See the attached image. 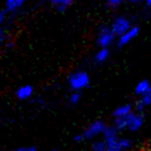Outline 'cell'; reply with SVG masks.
<instances>
[{
    "label": "cell",
    "instance_id": "obj_13",
    "mask_svg": "<svg viewBox=\"0 0 151 151\" xmlns=\"http://www.w3.org/2000/svg\"><path fill=\"white\" fill-rule=\"evenodd\" d=\"M110 57V51L108 48H99V50L95 53L94 55V61L99 64L106 62Z\"/></svg>",
    "mask_w": 151,
    "mask_h": 151
},
{
    "label": "cell",
    "instance_id": "obj_19",
    "mask_svg": "<svg viewBox=\"0 0 151 151\" xmlns=\"http://www.w3.org/2000/svg\"><path fill=\"white\" fill-rule=\"evenodd\" d=\"M5 19H6V15H5V12H0V28L1 26L4 24Z\"/></svg>",
    "mask_w": 151,
    "mask_h": 151
},
{
    "label": "cell",
    "instance_id": "obj_7",
    "mask_svg": "<svg viewBox=\"0 0 151 151\" xmlns=\"http://www.w3.org/2000/svg\"><path fill=\"white\" fill-rule=\"evenodd\" d=\"M34 90L31 85H23L16 90V96L20 101H27L31 99Z\"/></svg>",
    "mask_w": 151,
    "mask_h": 151
},
{
    "label": "cell",
    "instance_id": "obj_27",
    "mask_svg": "<svg viewBox=\"0 0 151 151\" xmlns=\"http://www.w3.org/2000/svg\"><path fill=\"white\" fill-rule=\"evenodd\" d=\"M146 151H149V150H146Z\"/></svg>",
    "mask_w": 151,
    "mask_h": 151
},
{
    "label": "cell",
    "instance_id": "obj_10",
    "mask_svg": "<svg viewBox=\"0 0 151 151\" xmlns=\"http://www.w3.org/2000/svg\"><path fill=\"white\" fill-rule=\"evenodd\" d=\"M26 0H5V12L7 13H17L25 4Z\"/></svg>",
    "mask_w": 151,
    "mask_h": 151
},
{
    "label": "cell",
    "instance_id": "obj_21",
    "mask_svg": "<svg viewBox=\"0 0 151 151\" xmlns=\"http://www.w3.org/2000/svg\"><path fill=\"white\" fill-rule=\"evenodd\" d=\"M4 40H5V34L0 30V48H1L2 44L4 42Z\"/></svg>",
    "mask_w": 151,
    "mask_h": 151
},
{
    "label": "cell",
    "instance_id": "obj_16",
    "mask_svg": "<svg viewBox=\"0 0 151 151\" xmlns=\"http://www.w3.org/2000/svg\"><path fill=\"white\" fill-rule=\"evenodd\" d=\"M81 101V92L73 91L68 96V103L70 105H77Z\"/></svg>",
    "mask_w": 151,
    "mask_h": 151
},
{
    "label": "cell",
    "instance_id": "obj_14",
    "mask_svg": "<svg viewBox=\"0 0 151 151\" xmlns=\"http://www.w3.org/2000/svg\"><path fill=\"white\" fill-rule=\"evenodd\" d=\"M150 88H151L150 82H149L148 80H142L137 84L136 88H134V92H136V94L142 96V95L145 94Z\"/></svg>",
    "mask_w": 151,
    "mask_h": 151
},
{
    "label": "cell",
    "instance_id": "obj_11",
    "mask_svg": "<svg viewBox=\"0 0 151 151\" xmlns=\"http://www.w3.org/2000/svg\"><path fill=\"white\" fill-rule=\"evenodd\" d=\"M151 105V88L147 91L145 94H143L141 96L140 101L137 103L136 108H137V112H141L145 107Z\"/></svg>",
    "mask_w": 151,
    "mask_h": 151
},
{
    "label": "cell",
    "instance_id": "obj_18",
    "mask_svg": "<svg viewBox=\"0 0 151 151\" xmlns=\"http://www.w3.org/2000/svg\"><path fill=\"white\" fill-rule=\"evenodd\" d=\"M73 140H75L76 143H81V142H83V141H85V139H84V136H83L82 132H80V134H76Z\"/></svg>",
    "mask_w": 151,
    "mask_h": 151
},
{
    "label": "cell",
    "instance_id": "obj_9",
    "mask_svg": "<svg viewBox=\"0 0 151 151\" xmlns=\"http://www.w3.org/2000/svg\"><path fill=\"white\" fill-rule=\"evenodd\" d=\"M134 107L130 104H124V105H120L114 110L113 116L114 118H122L126 117V116L130 115L132 113H134Z\"/></svg>",
    "mask_w": 151,
    "mask_h": 151
},
{
    "label": "cell",
    "instance_id": "obj_17",
    "mask_svg": "<svg viewBox=\"0 0 151 151\" xmlns=\"http://www.w3.org/2000/svg\"><path fill=\"white\" fill-rule=\"evenodd\" d=\"M124 2V0H106V3L109 7L111 9H116V7H119L122 3Z\"/></svg>",
    "mask_w": 151,
    "mask_h": 151
},
{
    "label": "cell",
    "instance_id": "obj_24",
    "mask_svg": "<svg viewBox=\"0 0 151 151\" xmlns=\"http://www.w3.org/2000/svg\"><path fill=\"white\" fill-rule=\"evenodd\" d=\"M146 4L148 5L149 9H151V0H146Z\"/></svg>",
    "mask_w": 151,
    "mask_h": 151
},
{
    "label": "cell",
    "instance_id": "obj_12",
    "mask_svg": "<svg viewBox=\"0 0 151 151\" xmlns=\"http://www.w3.org/2000/svg\"><path fill=\"white\" fill-rule=\"evenodd\" d=\"M48 1L58 11H65L73 4L75 0H48Z\"/></svg>",
    "mask_w": 151,
    "mask_h": 151
},
{
    "label": "cell",
    "instance_id": "obj_28",
    "mask_svg": "<svg viewBox=\"0 0 151 151\" xmlns=\"http://www.w3.org/2000/svg\"><path fill=\"white\" fill-rule=\"evenodd\" d=\"M149 151H151V150H149Z\"/></svg>",
    "mask_w": 151,
    "mask_h": 151
},
{
    "label": "cell",
    "instance_id": "obj_5",
    "mask_svg": "<svg viewBox=\"0 0 151 151\" xmlns=\"http://www.w3.org/2000/svg\"><path fill=\"white\" fill-rule=\"evenodd\" d=\"M111 29L116 35V37H119L123 33H125L127 30H129L132 27L130 20L128 18L124 17V16H120L114 19V21L111 24Z\"/></svg>",
    "mask_w": 151,
    "mask_h": 151
},
{
    "label": "cell",
    "instance_id": "obj_4",
    "mask_svg": "<svg viewBox=\"0 0 151 151\" xmlns=\"http://www.w3.org/2000/svg\"><path fill=\"white\" fill-rule=\"evenodd\" d=\"M116 38V35L114 34V32L112 31L111 27L108 26H104L97 32L96 36V42L99 48H108L111 46L114 42Z\"/></svg>",
    "mask_w": 151,
    "mask_h": 151
},
{
    "label": "cell",
    "instance_id": "obj_15",
    "mask_svg": "<svg viewBox=\"0 0 151 151\" xmlns=\"http://www.w3.org/2000/svg\"><path fill=\"white\" fill-rule=\"evenodd\" d=\"M91 150L92 151H107L108 144L105 142L104 139H96L91 145Z\"/></svg>",
    "mask_w": 151,
    "mask_h": 151
},
{
    "label": "cell",
    "instance_id": "obj_20",
    "mask_svg": "<svg viewBox=\"0 0 151 151\" xmlns=\"http://www.w3.org/2000/svg\"><path fill=\"white\" fill-rule=\"evenodd\" d=\"M20 150L21 151H37V149L34 146H25V147L20 148Z\"/></svg>",
    "mask_w": 151,
    "mask_h": 151
},
{
    "label": "cell",
    "instance_id": "obj_25",
    "mask_svg": "<svg viewBox=\"0 0 151 151\" xmlns=\"http://www.w3.org/2000/svg\"><path fill=\"white\" fill-rule=\"evenodd\" d=\"M14 151H21V150H20V148H19V149H17V150H14Z\"/></svg>",
    "mask_w": 151,
    "mask_h": 151
},
{
    "label": "cell",
    "instance_id": "obj_8",
    "mask_svg": "<svg viewBox=\"0 0 151 151\" xmlns=\"http://www.w3.org/2000/svg\"><path fill=\"white\" fill-rule=\"evenodd\" d=\"M118 132H119V130L114 125L107 126V128H106L105 132H104V134H103V139L105 140V142L107 143L108 145L113 144L114 142H116V141L120 138V137L118 136Z\"/></svg>",
    "mask_w": 151,
    "mask_h": 151
},
{
    "label": "cell",
    "instance_id": "obj_23",
    "mask_svg": "<svg viewBox=\"0 0 151 151\" xmlns=\"http://www.w3.org/2000/svg\"><path fill=\"white\" fill-rule=\"evenodd\" d=\"M130 3H139V2H141L142 0H128Z\"/></svg>",
    "mask_w": 151,
    "mask_h": 151
},
{
    "label": "cell",
    "instance_id": "obj_6",
    "mask_svg": "<svg viewBox=\"0 0 151 151\" xmlns=\"http://www.w3.org/2000/svg\"><path fill=\"white\" fill-rule=\"evenodd\" d=\"M139 32H140V29H139L137 26H132L129 30H127L125 33H123L122 35H120L119 37H118V40H117L118 47H123V46L128 45L132 40H134V38L138 36Z\"/></svg>",
    "mask_w": 151,
    "mask_h": 151
},
{
    "label": "cell",
    "instance_id": "obj_3",
    "mask_svg": "<svg viewBox=\"0 0 151 151\" xmlns=\"http://www.w3.org/2000/svg\"><path fill=\"white\" fill-rule=\"evenodd\" d=\"M107 126V124L101 120H95V121L91 122L82 132L84 139L85 140H92L99 136H103Z\"/></svg>",
    "mask_w": 151,
    "mask_h": 151
},
{
    "label": "cell",
    "instance_id": "obj_22",
    "mask_svg": "<svg viewBox=\"0 0 151 151\" xmlns=\"http://www.w3.org/2000/svg\"><path fill=\"white\" fill-rule=\"evenodd\" d=\"M107 151H121V150L118 149V148H116V147H114V146H108Z\"/></svg>",
    "mask_w": 151,
    "mask_h": 151
},
{
    "label": "cell",
    "instance_id": "obj_2",
    "mask_svg": "<svg viewBox=\"0 0 151 151\" xmlns=\"http://www.w3.org/2000/svg\"><path fill=\"white\" fill-rule=\"evenodd\" d=\"M68 86L73 91L81 92L83 89L87 88L90 84V77L88 73L84 70H77L70 73L68 77Z\"/></svg>",
    "mask_w": 151,
    "mask_h": 151
},
{
    "label": "cell",
    "instance_id": "obj_26",
    "mask_svg": "<svg viewBox=\"0 0 151 151\" xmlns=\"http://www.w3.org/2000/svg\"><path fill=\"white\" fill-rule=\"evenodd\" d=\"M51 151H57V150H56V149H52Z\"/></svg>",
    "mask_w": 151,
    "mask_h": 151
},
{
    "label": "cell",
    "instance_id": "obj_1",
    "mask_svg": "<svg viewBox=\"0 0 151 151\" xmlns=\"http://www.w3.org/2000/svg\"><path fill=\"white\" fill-rule=\"evenodd\" d=\"M144 123V116L141 114V112L132 113L130 115L122 118H115L114 120V126L118 130L129 129L132 132L140 129L141 126Z\"/></svg>",
    "mask_w": 151,
    "mask_h": 151
}]
</instances>
